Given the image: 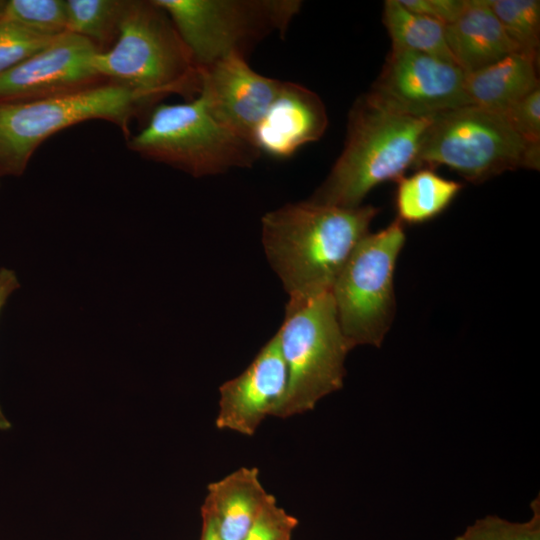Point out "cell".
I'll use <instances>...</instances> for the list:
<instances>
[{
    "label": "cell",
    "instance_id": "obj_15",
    "mask_svg": "<svg viewBox=\"0 0 540 540\" xmlns=\"http://www.w3.org/2000/svg\"><path fill=\"white\" fill-rule=\"evenodd\" d=\"M445 36L455 63L465 73L519 53L487 0H466L460 15L445 26Z\"/></svg>",
    "mask_w": 540,
    "mask_h": 540
},
{
    "label": "cell",
    "instance_id": "obj_26",
    "mask_svg": "<svg viewBox=\"0 0 540 540\" xmlns=\"http://www.w3.org/2000/svg\"><path fill=\"white\" fill-rule=\"evenodd\" d=\"M293 523L274 499L259 513L243 540H285Z\"/></svg>",
    "mask_w": 540,
    "mask_h": 540
},
{
    "label": "cell",
    "instance_id": "obj_24",
    "mask_svg": "<svg viewBox=\"0 0 540 540\" xmlns=\"http://www.w3.org/2000/svg\"><path fill=\"white\" fill-rule=\"evenodd\" d=\"M55 37L39 35L0 20V74L46 47Z\"/></svg>",
    "mask_w": 540,
    "mask_h": 540
},
{
    "label": "cell",
    "instance_id": "obj_1",
    "mask_svg": "<svg viewBox=\"0 0 540 540\" xmlns=\"http://www.w3.org/2000/svg\"><path fill=\"white\" fill-rule=\"evenodd\" d=\"M377 213L371 205L343 208L307 200L265 214L263 247L289 297L332 292Z\"/></svg>",
    "mask_w": 540,
    "mask_h": 540
},
{
    "label": "cell",
    "instance_id": "obj_9",
    "mask_svg": "<svg viewBox=\"0 0 540 540\" xmlns=\"http://www.w3.org/2000/svg\"><path fill=\"white\" fill-rule=\"evenodd\" d=\"M170 17L198 68L248 50L274 32L284 35L297 0H154Z\"/></svg>",
    "mask_w": 540,
    "mask_h": 540
},
{
    "label": "cell",
    "instance_id": "obj_3",
    "mask_svg": "<svg viewBox=\"0 0 540 540\" xmlns=\"http://www.w3.org/2000/svg\"><path fill=\"white\" fill-rule=\"evenodd\" d=\"M97 73L152 103L178 94L191 100L200 91L199 68L169 15L154 0H128L113 46L97 53Z\"/></svg>",
    "mask_w": 540,
    "mask_h": 540
},
{
    "label": "cell",
    "instance_id": "obj_28",
    "mask_svg": "<svg viewBox=\"0 0 540 540\" xmlns=\"http://www.w3.org/2000/svg\"><path fill=\"white\" fill-rule=\"evenodd\" d=\"M19 287V282L15 272L7 269H0V311L5 305L8 297ZM11 428L10 421L6 418L0 407V431H5Z\"/></svg>",
    "mask_w": 540,
    "mask_h": 540
},
{
    "label": "cell",
    "instance_id": "obj_25",
    "mask_svg": "<svg viewBox=\"0 0 540 540\" xmlns=\"http://www.w3.org/2000/svg\"><path fill=\"white\" fill-rule=\"evenodd\" d=\"M500 114L525 141L540 143V87Z\"/></svg>",
    "mask_w": 540,
    "mask_h": 540
},
{
    "label": "cell",
    "instance_id": "obj_7",
    "mask_svg": "<svg viewBox=\"0 0 540 540\" xmlns=\"http://www.w3.org/2000/svg\"><path fill=\"white\" fill-rule=\"evenodd\" d=\"M126 144L143 158L194 177L249 167L261 155L252 143L216 121L199 95L184 103L155 106L146 126L131 134Z\"/></svg>",
    "mask_w": 540,
    "mask_h": 540
},
{
    "label": "cell",
    "instance_id": "obj_12",
    "mask_svg": "<svg viewBox=\"0 0 540 540\" xmlns=\"http://www.w3.org/2000/svg\"><path fill=\"white\" fill-rule=\"evenodd\" d=\"M200 91L221 125L252 143L254 132L278 96L283 82L255 72L242 55L232 54L199 68Z\"/></svg>",
    "mask_w": 540,
    "mask_h": 540
},
{
    "label": "cell",
    "instance_id": "obj_11",
    "mask_svg": "<svg viewBox=\"0 0 540 540\" xmlns=\"http://www.w3.org/2000/svg\"><path fill=\"white\" fill-rule=\"evenodd\" d=\"M97 49L85 38L65 32L46 47L0 74V102L53 98L97 86Z\"/></svg>",
    "mask_w": 540,
    "mask_h": 540
},
{
    "label": "cell",
    "instance_id": "obj_20",
    "mask_svg": "<svg viewBox=\"0 0 540 540\" xmlns=\"http://www.w3.org/2000/svg\"><path fill=\"white\" fill-rule=\"evenodd\" d=\"M128 0H65L66 32L87 39L99 53L116 42Z\"/></svg>",
    "mask_w": 540,
    "mask_h": 540
},
{
    "label": "cell",
    "instance_id": "obj_8",
    "mask_svg": "<svg viewBox=\"0 0 540 540\" xmlns=\"http://www.w3.org/2000/svg\"><path fill=\"white\" fill-rule=\"evenodd\" d=\"M405 243L404 224L395 220L368 233L356 246L332 289L342 333L354 348L380 347L395 311L394 272Z\"/></svg>",
    "mask_w": 540,
    "mask_h": 540
},
{
    "label": "cell",
    "instance_id": "obj_10",
    "mask_svg": "<svg viewBox=\"0 0 540 540\" xmlns=\"http://www.w3.org/2000/svg\"><path fill=\"white\" fill-rule=\"evenodd\" d=\"M465 72L454 62L391 49L370 92L403 112L433 117L470 105Z\"/></svg>",
    "mask_w": 540,
    "mask_h": 540
},
{
    "label": "cell",
    "instance_id": "obj_6",
    "mask_svg": "<svg viewBox=\"0 0 540 540\" xmlns=\"http://www.w3.org/2000/svg\"><path fill=\"white\" fill-rule=\"evenodd\" d=\"M539 164L540 143L525 141L500 113L470 104L433 116L415 168L446 166L479 183Z\"/></svg>",
    "mask_w": 540,
    "mask_h": 540
},
{
    "label": "cell",
    "instance_id": "obj_29",
    "mask_svg": "<svg viewBox=\"0 0 540 540\" xmlns=\"http://www.w3.org/2000/svg\"><path fill=\"white\" fill-rule=\"evenodd\" d=\"M204 514V528L202 534V540H220L217 525L214 517L206 510L203 509Z\"/></svg>",
    "mask_w": 540,
    "mask_h": 540
},
{
    "label": "cell",
    "instance_id": "obj_13",
    "mask_svg": "<svg viewBox=\"0 0 540 540\" xmlns=\"http://www.w3.org/2000/svg\"><path fill=\"white\" fill-rule=\"evenodd\" d=\"M287 383V367L276 333L240 375L220 386L216 427L254 435L266 417L276 416Z\"/></svg>",
    "mask_w": 540,
    "mask_h": 540
},
{
    "label": "cell",
    "instance_id": "obj_27",
    "mask_svg": "<svg viewBox=\"0 0 540 540\" xmlns=\"http://www.w3.org/2000/svg\"><path fill=\"white\" fill-rule=\"evenodd\" d=\"M409 10L432 18L445 26L462 12L466 0H399Z\"/></svg>",
    "mask_w": 540,
    "mask_h": 540
},
{
    "label": "cell",
    "instance_id": "obj_2",
    "mask_svg": "<svg viewBox=\"0 0 540 540\" xmlns=\"http://www.w3.org/2000/svg\"><path fill=\"white\" fill-rule=\"evenodd\" d=\"M433 117L389 105L372 92L350 110L344 148L309 201L343 208L361 206L376 186L397 181L417 156Z\"/></svg>",
    "mask_w": 540,
    "mask_h": 540
},
{
    "label": "cell",
    "instance_id": "obj_5",
    "mask_svg": "<svg viewBox=\"0 0 540 540\" xmlns=\"http://www.w3.org/2000/svg\"><path fill=\"white\" fill-rule=\"evenodd\" d=\"M277 335L288 383L275 417L310 411L323 397L342 388L345 359L353 347L340 328L332 292L289 297Z\"/></svg>",
    "mask_w": 540,
    "mask_h": 540
},
{
    "label": "cell",
    "instance_id": "obj_17",
    "mask_svg": "<svg viewBox=\"0 0 540 540\" xmlns=\"http://www.w3.org/2000/svg\"><path fill=\"white\" fill-rule=\"evenodd\" d=\"M537 63L530 56L512 53L465 73L464 86L471 104L501 113L540 87Z\"/></svg>",
    "mask_w": 540,
    "mask_h": 540
},
{
    "label": "cell",
    "instance_id": "obj_22",
    "mask_svg": "<svg viewBox=\"0 0 540 540\" xmlns=\"http://www.w3.org/2000/svg\"><path fill=\"white\" fill-rule=\"evenodd\" d=\"M0 20L55 37L66 32L65 0H0Z\"/></svg>",
    "mask_w": 540,
    "mask_h": 540
},
{
    "label": "cell",
    "instance_id": "obj_23",
    "mask_svg": "<svg viewBox=\"0 0 540 540\" xmlns=\"http://www.w3.org/2000/svg\"><path fill=\"white\" fill-rule=\"evenodd\" d=\"M532 517L525 522H511L496 515L477 519L454 540H540V496L530 505Z\"/></svg>",
    "mask_w": 540,
    "mask_h": 540
},
{
    "label": "cell",
    "instance_id": "obj_18",
    "mask_svg": "<svg viewBox=\"0 0 540 540\" xmlns=\"http://www.w3.org/2000/svg\"><path fill=\"white\" fill-rule=\"evenodd\" d=\"M397 180L395 207L402 224H420L441 214L462 189V184L444 178L431 168H418Z\"/></svg>",
    "mask_w": 540,
    "mask_h": 540
},
{
    "label": "cell",
    "instance_id": "obj_16",
    "mask_svg": "<svg viewBox=\"0 0 540 540\" xmlns=\"http://www.w3.org/2000/svg\"><path fill=\"white\" fill-rule=\"evenodd\" d=\"M274 499L260 482L258 469L242 467L208 485L203 509L214 517L220 540H243Z\"/></svg>",
    "mask_w": 540,
    "mask_h": 540
},
{
    "label": "cell",
    "instance_id": "obj_19",
    "mask_svg": "<svg viewBox=\"0 0 540 540\" xmlns=\"http://www.w3.org/2000/svg\"><path fill=\"white\" fill-rule=\"evenodd\" d=\"M383 23L391 39V49L424 53L455 63L446 42L444 24L409 10L399 0L384 2Z\"/></svg>",
    "mask_w": 540,
    "mask_h": 540
},
{
    "label": "cell",
    "instance_id": "obj_21",
    "mask_svg": "<svg viewBox=\"0 0 540 540\" xmlns=\"http://www.w3.org/2000/svg\"><path fill=\"white\" fill-rule=\"evenodd\" d=\"M487 3L519 53L538 61L540 1L487 0Z\"/></svg>",
    "mask_w": 540,
    "mask_h": 540
},
{
    "label": "cell",
    "instance_id": "obj_4",
    "mask_svg": "<svg viewBox=\"0 0 540 540\" xmlns=\"http://www.w3.org/2000/svg\"><path fill=\"white\" fill-rule=\"evenodd\" d=\"M153 105L111 82L53 98L0 102V177L21 176L45 140L88 120L113 123L127 140L132 120Z\"/></svg>",
    "mask_w": 540,
    "mask_h": 540
},
{
    "label": "cell",
    "instance_id": "obj_14",
    "mask_svg": "<svg viewBox=\"0 0 540 540\" xmlns=\"http://www.w3.org/2000/svg\"><path fill=\"white\" fill-rule=\"evenodd\" d=\"M327 125L326 108L316 93L302 85L283 82L252 142L261 154L287 158L302 146L319 140Z\"/></svg>",
    "mask_w": 540,
    "mask_h": 540
}]
</instances>
